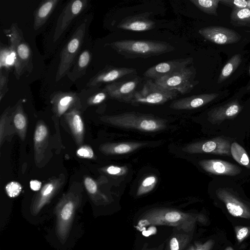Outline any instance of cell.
Segmentation results:
<instances>
[{"mask_svg":"<svg viewBox=\"0 0 250 250\" xmlns=\"http://www.w3.org/2000/svg\"><path fill=\"white\" fill-rule=\"evenodd\" d=\"M10 41V54L14 64V74L19 79L25 72H31L33 69L32 51L25 41L23 33L16 23L4 30Z\"/></svg>","mask_w":250,"mask_h":250,"instance_id":"277c9868","label":"cell"},{"mask_svg":"<svg viewBox=\"0 0 250 250\" xmlns=\"http://www.w3.org/2000/svg\"><path fill=\"white\" fill-rule=\"evenodd\" d=\"M193 231L173 228L165 250H185L192 239Z\"/></svg>","mask_w":250,"mask_h":250,"instance_id":"ffe728a7","label":"cell"},{"mask_svg":"<svg viewBox=\"0 0 250 250\" xmlns=\"http://www.w3.org/2000/svg\"><path fill=\"white\" fill-rule=\"evenodd\" d=\"M248 230V228L246 227L240 229L237 233V238L239 240L243 239L247 235Z\"/></svg>","mask_w":250,"mask_h":250,"instance_id":"7bdbcfd3","label":"cell"},{"mask_svg":"<svg viewBox=\"0 0 250 250\" xmlns=\"http://www.w3.org/2000/svg\"><path fill=\"white\" fill-rule=\"evenodd\" d=\"M12 65H14L11 60L9 47L0 43V68L8 69Z\"/></svg>","mask_w":250,"mask_h":250,"instance_id":"1f68e13d","label":"cell"},{"mask_svg":"<svg viewBox=\"0 0 250 250\" xmlns=\"http://www.w3.org/2000/svg\"><path fill=\"white\" fill-rule=\"evenodd\" d=\"M105 45L127 59L147 58L175 49L173 46L167 42L151 40H123L106 43Z\"/></svg>","mask_w":250,"mask_h":250,"instance_id":"3957f363","label":"cell"},{"mask_svg":"<svg viewBox=\"0 0 250 250\" xmlns=\"http://www.w3.org/2000/svg\"><path fill=\"white\" fill-rule=\"evenodd\" d=\"M244 105L237 99L208 111L206 122L211 135L243 142L250 135V118L243 116Z\"/></svg>","mask_w":250,"mask_h":250,"instance_id":"6da1fadb","label":"cell"},{"mask_svg":"<svg viewBox=\"0 0 250 250\" xmlns=\"http://www.w3.org/2000/svg\"><path fill=\"white\" fill-rule=\"evenodd\" d=\"M78 201L77 197L68 195L62 198L56 208V234L62 243L65 242L69 236Z\"/></svg>","mask_w":250,"mask_h":250,"instance_id":"52a82bcc","label":"cell"},{"mask_svg":"<svg viewBox=\"0 0 250 250\" xmlns=\"http://www.w3.org/2000/svg\"><path fill=\"white\" fill-rule=\"evenodd\" d=\"M87 21L85 19L76 29L60 54V61L56 75V81L62 78L74 65L83 43Z\"/></svg>","mask_w":250,"mask_h":250,"instance_id":"8992f818","label":"cell"},{"mask_svg":"<svg viewBox=\"0 0 250 250\" xmlns=\"http://www.w3.org/2000/svg\"><path fill=\"white\" fill-rule=\"evenodd\" d=\"M84 185L88 192L91 194H95L97 192L98 188L96 182L91 178L86 177L84 181Z\"/></svg>","mask_w":250,"mask_h":250,"instance_id":"ab89813d","label":"cell"},{"mask_svg":"<svg viewBox=\"0 0 250 250\" xmlns=\"http://www.w3.org/2000/svg\"><path fill=\"white\" fill-rule=\"evenodd\" d=\"M140 83V78L123 82H115L105 86L108 96L123 102L130 103Z\"/></svg>","mask_w":250,"mask_h":250,"instance_id":"5bb4252c","label":"cell"},{"mask_svg":"<svg viewBox=\"0 0 250 250\" xmlns=\"http://www.w3.org/2000/svg\"><path fill=\"white\" fill-rule=\"evenodd\" d=\"M136 72L132 68L108 65L93 76L87 83V87L98 86L104 83L115 82L122 77Z\"/></svg>","mask_w":250,"mask_h":250,"instance_id":"2e32d148","label":"cell"},{"mask_svg":"<svg viewBox=\"0 0 250 250\" xmlns=\"http://www.w3.org/2000/svg\"><path fill=\"white\" fill-rule=\"evenodd\" d=\"M164 247V243L157 247H150L148 243H146L143 246L140 250H163Z\"/></svg>","mask_w":250,"mask_h":250,"instance_id":"b9f144b4","label":"cell"},{"mask_svg":"<svg viewBox=\"0 0 250 250\" xmlns=\"http://www.w3.org/2000/svg\"><path fill=\"white\" fill-rule=\"evenodd\" d=\"M48 135V130L46 126L42 124H39L35 131L34 141L35 146L37 147L42 145L44 142Z\"/></svg>","mask_w":250,"mask_h":250,"instance_id":"d6a6232c","label":"cell"},{"mask_svg":"<svg viewBox=\"0 0 250 250\" xmlns=\"http://www.w3.org/2000/svg\"><path fill=\"white\" fill-rule=\"evenodd\" d=\"M78 156L87 159H91L94 157L92 149L89 146H84L80 147L77 151Z\"/></svg>","mask_w":250,"mask_h":250,"instance_id":"f35d334b","label":"cell"},{"mask_svg":"<svg viewBox=\"0 0 250 250\" xmlns=\"http://www.w3.org/2000/svg\"><path fill=\"white\" fill-rule=\"evenodd\" d=\"M198 164L205 171L211 175L236 177L242 174L241 167L220 159H203Z\"/></svg>","mask_w":250,"mask_h":250,"instance_id":"7c38bea8","label":"cell"},{"mask_svg":"<svg viewBox=\"0 0 250 250\" xmlns=\"http://www.w3.org/2000/svg\"><path fill=\"white\" fill-rule=\"evenodd\" d=\"M8 74L0 71V101L4 97L8 91Z\"/></svg>","mask_w":250,"mask_h":250,"instance_id":"8d00e7d4","label":"cell"},{"mask_svg":"<svg viewBox=\"0 0 250 250\" xmlns=\"http://www.w3.org/2000/svg\"><path fill=\"white\" fill-rule=\"evenodd\" d=\"M233 141L223 137H214L188 144L182 150L190 154H209L230 157V145Z\"/></svg>","mask_w":250,"mask_h":250,"instance_id":"30bf717a","label":"cell"},{"mask_svg":"<svg viewBox=\"0 0 250 250\" xmlns=\"http://www.w3.org/2000/svg\"><path fill=\"white\" fill-rule=\"evenodd\" d=\"M185 250H207V245L206 244H194L188 247Z\"/></svg>","mask_w":250,"mask_h":250,"instance_id":"ee69618b","label":"cell"},{"mask_svg":"<svg viewBox=\"0 0 250 250\" xmlns=\"http://www.w3.org/2000/svg\"><path fill=\"white\" fill-rule=\"evenodd\" d=\"M14 124L17 130L22 133L26 129L27 120L22 107L21 102L16 107L14 115Z\"/></svg>","mask_w":250,"mask_h":250,"instance_id":"4dcf8cb0","label":"cell"},{"mask_svg":"<svg viewBox=\"0 0 250 250\" xmlns=\"http://www.w3.org/2000/svg\"><path fill=\"white\" fill-rule=\"evenodd\" d=\"M220 0H190L201 11L207 14L217 16V9Z\"/></svg>","mask_w":250,"mask_h":250,"instance_id":"f1b7e54d","label":"cell"},{"mask_svg":"<svg viewBox=\"0 0 250 250\" xmlns=\"http://www.w3.org/2000/svg\"><path fill=\"white\" fill-rule=\"evenodd\" d=\"M198 215L171 208H151L142 213L137 220V227L167 226L179 229H193Z\"/></svg>","mask_w":250,"mask_h":250,"instance_id":"7a4b0ae2","label":"cell"},{"mask_svg":"<svg viewBox=\"0 0 250 250\" xmlns=\"http://www.w3.org/2000/svg\"><path fill=\"white\" fill-rule=\"evenodd\" d=\"M196 69L187 66L154 81L157 84L169 90H176L184 95L189 93L199 83L195 80Z\"/></svg>","mask_w":250,"mask_h":250,"instance_id":"9c48e42d","label":"cell"},{"mask_svg":"<svg viewBox=\"0 0 250 250\" xmlns=\"http://www.w3.org/2000/svg\"><path fill=\"white\" fill-rule=\"evenodd\" d=\"M42 183L37 180H32L30 182V187L34 191H38L41 189Z\"/></svg>","mask_w":250,"mask_h":250,"instance_id":"60d3db41","label":"cell"},{"mask_svg":"<svg viewBox=\"0 0 250 250\" xmlns=\"http://www.w3.org/2000/svg\"><path fill=\"white\" fill-rule=\"evenodd\" d=\"M230 19V22L233 26L250 27V9L248 8L233 9Z\"/></svg>","mask_w":250,"mask_h":250,"instance_id":"4316f807","label":"cell"},{"mask_svg":"<svg viewBox=\"0 0 250 250\" xmlns=\"http://www.w3.org/2000/svg\"><path fill=\"white\" fill-rule=\"evenodd\" d=\"M230 154L240 166L250 169V158L246 150L237 142L234 141L231 143Z\"/></svg>","mask_w":250,"mask_h":250,"instance_id":"484cf974","label":"cell"},{"mask_svg":"<svg viewBox=\"0 0 250 250\" xmlns=\"http://www.w3.org/2000/svg\"><path fill=\"white\" fill-rule=\"evenodd\" d=\"M66 116L70 128L76 138L80 140L83 132V124L79 111L77 108L70 110Z\"/></svg>","mask_w":250,"mask_h":250,"instance_id":"d4e9b609","label":"cell"},{"mask_svg":"<svg viewBox=\"0 0 250 250\" xmlns=\"http://www.w3.org/2000/svg\"><path fill=\"white\" fill-rule=\"evenodd\" d=\"M218 93H205L174 101L169 107L177 110H190L203 107L216 100Z\"/></svg>","mask_w":250,"mask_h":250,"instance_id":"e0dca14e","label":"cell"},{"mask_svg":"<svg viewBox=\"0 0 250 250\" xmlns=\"http://www.w3.org/2000/svg\"><path fill=\"white\" fill-rule=\"evenodd\" d=\"M87 0L70 1L60 14L55 28L53 40L58 41L72 21L83 12L88 5Z\"/></svg>","mask_w":250,"mask_h":250,"instance_id":"8fae6325","label":"cell"},{"mask_svg":"<svg viewBox=\"0 0 250 250\" xmlns=\"http://www.w3.org/2000/svg\"><path fill=\"white\" fill-rule=\"evenodd\" d=\"M146 145V143L136 142L107 144L102 147V150L106 154H124L132 152Z\"/></svg>","mask_w":250,"mask_h":250,"instance_id":"603a6c76","label":"cell"},{"mask_svg":"<svg viewBox=\"0 0 250 250\" xmlns=\"http://www.w3.org/2000/svg\"><path fill=\"white\" fill-rule=\"evenodd\" d=\"M241 61L240 54L234 55L222 69L217 80V83H220L227 79L238 68Z\"/></svg>","mask_w":250,"mask_h":250,"instance_id":"83f0119b","label":"cell"},{"mask_svg":"<svg viewBox=\"0 0 250 250\" xmlns=\"http://www.w3.org/2000/svg\"><path fill=\"white\" fill-rule=\"evenodd\" d=\"M101 120L118 127L146 132L158 131L167 126L166 121L162 119L150 114L136 112L104 116Z\"/></svg>","mask_w":250,"mask_h":250,"instance_id":"5b68a950","label":"cell"},{"mask_svg":"<svg viewBox=\"0 0 250 250\" xmlns=\"http://www.w3.org/2000/svg\"><path fill=\"white\" fill-rule=\"evenodd\" d=\"M220 3L233 9L248 8V0H220Z\"/></svg>","mask_w":250,"mask_h":250,"instance_id":"d590c367","label":"cell"},{"mask_svg":"<svg viewBox=\"0 0 250 250\" xmlns=\"http://www.w3.org/2000/svg\"><path fill=\"white\" fill-rule=\"evenodd\" d=\"M105 171L108 174L110 175L122 176L127 172L128 169L125 166H110L106 168Z\"/></svg>","mask_w":250,"mask_h":250,"instance_id":"74e56055","label":"cell"},{"mask_svg":"<svg viewBox=\"0 0 250 250\" xmlns=\"http://www.w3.org/2000/svg\"><path fill=\"white\" fill-rule=\"evenodd\" d=\"M193 61L192 58L188 57L161 62L147 69L144 76L155 81L188 66Z\"/></svg>","mask_w":250,"mask_h":250,"instance_id":"9a60e30c","label":"cell"},{"mask_svg":"<svg viewBox=\"0 0 250 250\" xmlns=\"http://www.w3.org/2000/svg\"><path fill=\"white\" fill-rule=\"evenodd\" d=\"M92 58L91 52L87 49L83 51L79 55L74 66L67 73L68 78L72 82L76 81L85 74Z\"/></svg>","mask_w":250,"mask_h":250,"instance_id":"cb8c5ba5","label":"cell"},{"mask_svg":"<svg viewBox=\"0 0 250 250\" xmlns=\"http://www.w3.org/2000/svg\"><path fill=\"white\" fill-rule=\"evenodd\" d=\"M178 92L166 88L147 80L140 91H137L130 102L133 105L139 104H161L176 98Z\"/></svg>","mask_w":250,"mask_h":250,"instance_id":"ba28073f","label":"cell"},{"mask_svg":"<svg viewBox=\"0 0 250 250\" xmlns=\"http://www.w3.org/2000/svg\"><path fill=\"white\" fill-rule=\"evenodd\" d=\"M107 96H108L107 93L103 89L102 90L92 94L88 99L87 103L89 105L99 104L104 101Z\"/></svg>","mask_w":250,"mask_h":250,"instance_id":"e575fe53","label":"cell"},{"mask_svg":"<svg viewBox=\"0 0 250 250\" xmlns=\"http://www.w3.org/2000/svg\"><path fill=\"white\" fill-rule=\"evenodd\" d=\"M51 102L54 110L60 116L69 109L79 107L80 104L77 94L73 92H55L52 96Z\"/></svg>","mask_w":250,"mask_h":250,"instance_id":"d6986e66","label":"cell"},{"mask_svg":"<svg viewBox=\"0 0 250 250\" xmlns=\"http://www.w3.org/2000/svg\"><path fill=\"white\" fill-rule=\"evenodd\" d=\"M198 32L206 40L217 44L234 43L241 38L235 31L222 26H208L201 28Z\"/></svg>","mask_w":250,"mask_h":250,"instance_id":"4fadbf2b","label":"cell"},{"mask_svg":"<svg viewBox=\"0 0 250 250\" xmlns=\"http://www.w3.org/2000/svg\"><path fill=\"white\" fill-rule=\"evenodd\" d=\"M59 2V0H45L41 2L34 13L33 27L35 30L44 24Z\"/></svg>","mask_w":250,"mask_h":250,"instance_id":"7402d4cb","label":"cell"},{"mask_svg":"<svg viewBox=\"0 0 250 250\" xmlns=\"http://www.w3.org/2000/svg\"><path fill=\"white\" fill-rule=\"evenodd\" d=\"M248 8L250 9V0H248Z\"/></svg>","mask_w":250,"mask_h":250,"instance_id":"f6af8a7d","label":"cell"},{"mask_svg":"<svg viewBox=\"0 0 250 250\" xmlns=\"http://www.w3.org/2000/svg\"><path fill=\"white\" fill-rule=\"evenodd\" d=\"M58 187V182L52 181L46 184L37 196L31 207L32 214L37 215L50 201Z\"/></svg>","mask_w":250,"mask_h":250,"instance_id":"44dd1931","label":"cell"},{"mask_svg":"<svg viewBox=\"0 0 250 250\" xmlns=\"http://www.w3.org/2000/svg\"><path fill=\"white\" fill-rule=\"evenodd\" d=\"M22 190L21 185L15 181L9 183L5 187V190L7 195L11 198L17 197Z\"/></svg>","mask_w":250,"mask_h":250,"instance_id":"836d02e7","label":"cell"},{"mask_svg":"<svg viewBox=\"0 0 250 250\" xmlns=\"http://www.w3.org/2000/svg\"><path fill=\"white\" fill-rule=\"evenodd\" d=\"M150 13L146 12L123 19L117 25L118 28L136 32H144L155 28L156 22L149 18Z\"/></svg>","mask_w":250,"mask_h":250,"instance_id":"ac0fdd59","label":"cell"},{"mask_svg":"<svg viewBox=\"0 0 250 250\" xmlns=\"http://www.w3.org/2000/svg\"><path fill=\"white\" fill-rule=\"evenodd\" d=\"M157 180V177L153 175L146 177L139 185L137 190L136 195L141 196L152 191L155 188Z\"/></svg>","mask_w":250,"mask_h":250,"instance_id":"f546056e","label":"cell"}]
</instances>
